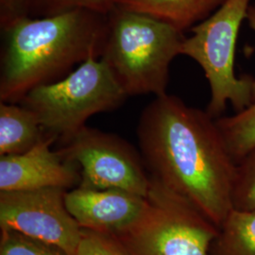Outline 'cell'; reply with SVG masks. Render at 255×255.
Returning a JSON list of instances; mask_svg holds the SVG:
<instances>
[{
    "label": "cell",
    "instance_id": "cell-13",
    "mask_svg": "<svg viewBox=\"0 0 255 255\" xmlns=\"http://www.w3.org/2000/svg\"><path fill=\"white\" fill-rule=\"evenodd\" d=\"M210 255H255V210H231Z\"/></svg>",
    "mask_w": 255,
    "mask_h": 255
},
{
    "label": "cell",
    "instance_id": "cell-18",
    "mask_svg": "<svg viewBox=\"0 0 255 255\" xmlns=\"http://www.w3.org/2000/svg\"><path fill=\"white\" fill-rule=\"evenodd\" d=\"M77 255H131L112 235L82 229Z\"/></svg>",
    "mask_w": 255,
    "mask_h": 255
},
{
    "label": "cell",
    "instance_id": "cell-19",
    "mask_svg": "<svg viewBox=\"0 0 255 255\" xmlns=\"http://www.w3.org/2000/svg\"><path fill=\"white\" fill-rule=\"evenodd\" d=\"M30 16V0H0V27L4 31Z\"/></svg>",
    "mask_w": 255,
    "mask_h": 255
},
{
    "label": "cell",
    "instance_id": "cell-1",
    "mask_svg": "<svg viewBox=\"0 0 255 255\" xmlns=\"http://www.w3.org/2000/svg\"><path fill=\"white\" fill-rule=\"evenodd\" d=\"M137 136L150 176L219 228L233 209L237 163L216 119L207 111L164 94L142 112Z\"/></svg>",
    "mask_w": 255,
    "mask_h": 255
},
{
    "label": "cell",
    "instance_id": "cell-12",
    "mask_svg": "<svg viewBox=\"0 0 255 255\" xmlns=\"http://www.w3.org/2000/svg\"><path fill=\"white\" fill-rule=\"evenodd\" d=\"M45 136L31 110L17 103H0V156L24 153Z\"/></svg>",
    "mask_w": 255,
    "mask_h": 255
},
{
    "label": "cell",
    "instance_id": "cell-11",
    "mask_svg": "<svg viewBox=\"0 0 255 255\" xmlns=\"http://www.w3.org/2000/svg\"><path fill=\"white\" fill-rule=\"evenodd\" d=\"M226 0H116V6L142 12L184 32L205 20Z\"/></svg>",
    "mask_w": 255,
    "mask_h": 255
},
{
    "label": "cell",
    "instance_id": "cell-4",
    "mask_svg": "<svg viewBox=\"0 0 255 255\" xmlns=\"http://www.w3.org/2000/svg\"><path fill=\"white\" fill-rule=\"evenodd\" d=\"M127 98L107 64L92 56L63 79L28 92L19 103L36 115L46 134L64 143L92 116L119 108Z\"/></svg>",
    "mask_w": 255,
    "mask_h": 255
},
{
    "label": "cell",
    "instance_id": "cell-15",
    "mask_svg": "<svg viewBox=\"0 0 255 255\" xmlns=\"http://www.w3.org/2000/svg\"><path fill=\"white\" fill-rule=\"evenodd\" d=\"M232 202L234 209L255 210V148L237 163Z\"/></svg>",
    "mask_w": 255,
    "mask_h": 255
},
{
    "label": "cell",
    "instance_id": "cell-20",
    "mask_svg": "<svg viewBox=\"0 0 255 255\" xmlns=\"http://www.w3.org/2000/svg\"><path fill=\"white\" fill-rule=\"evenodd\" d=\"M246 20L250 27L255 31V5H251L247 12ZM255 101V77L253 82V102ZM252 102V103H253Z\"/></svg>",
    "mask_w": 255,
    "mask_h": 255
},
{
    "label": "cell",
    "instance_id": "cell-9",
    "mask_svg": "<svg viewBox=\"0 0 255 255\" xmlns=\"http://www.w3.org/2000/svg\"><path fill=\"white\" fill-rule=\"evenodd\" d=\"M55 137L46 134L24 153L0 156V191L69 189L81 182L78 165L51 150Z\"/></svg>",
    "mask_w": 255,
    "mask_h": 255
},
{
    "label": "cell",
    "instance_id": "cell-16",
    "mask_svg": "<svg viewBox=\"0 0 255 255\" xmlns=\"http://www.w3.org/2000/svg\"><path fill=\"white\" fill-rule=\"evenodd\" d=\"M0 255H71L50 243L26 237L10 230H1Z\"/></svg>",
    "mask_w": 255,
    "mask_h": 255
},
{
    "label": "cell",
    "instance_id": "cell-17",
    "mask_svg": "<svg viewBox=\"0 0 255 255\" xmlns=\"http://www.w3.org/2000/svg\"><path fill=\"white\" fill-rule=\"evenodd\" d=\"M115 6L116 0H30V16L44 17L75 9L108 14Z\"/></svg>",
    "mask_w": 255,
    "mask_h": 255
},
{
    "label": "cell",
    "instance_id": "cell-10",
    "mask_svg": "<svg viewBox=\"0 0 255 255\" xmlns=\"http://www.w3.org/2000/svg\"><path fill=\"white\" fill-rule=\"evenodd\" d=\"M66 208L82 229L118 236L131 226L146 207V198L119 189L78 185L64 196Z\"/></svg>",
    "mask_w": 255,
    "mask_h": 255
},
{
    "label": "cell",
    "instance_id": "cell-5",
    "mask_svg": "<svg viewBox=\"0 0 255 255\" xmlns=\"http://www.w3.org/2000/svg\"><path fill=\"white\" fill-rule=\"evenodd\" d=\"M252 0H226L209 17L192 27L182 42L185 55L202 68L209 83L207 113L219 119L231 103L237 112L253 102L254 78L236 75L235 59L239 30Z\"/></svg>",
    "mask_w": 255,
    "mask_h": 255
},
{
    "label": "cell",
    "instance_id": "cell-14",
    "mask_svg": "<svg viewBox=\"0 0 255 255\" xmlns=\"http://www.w3.org/2000/svg\"><path fill=\"white\" fill-rule=\"evenodd\" d=\"M216 123L236 163L255 148V101L236 115L216 119Z\"/></svg>",
    "mask_w": 255,
    "mask_h": 255
},
{
    "label": "cell",
    "instance_id": "cell-7",
    "mask_svg": "<svg viewBox=\"0 0 255 255\" xmlns=\"http://www.w3.org/2000/svg\"><path fill=\"white\" fill-rule=\"evenodd\" d=\"M81 168L79 185L95 189H119L146 198L150 176L143 156L116 134L82 128L59 150Z\"/></svg>",
    "mask_w": 255,
    "mask_h": 255
},
{
    "label": "cell",
    "instance_id": "cell-8",
    "mask_svg": "<svg viewBox=\"0 0 255 255\" xmlns=\"http://www.w3.org/2000/svg\"><path fill=\"white\" fill-rule=\"evenodd\" d=\"M66 189L0 191V228L60 247L77 255L82 228L64 202Z\"/></svg>",
    "mask_w": 255,
    "mask_h": 255
},
{
    "label": "cell",
    "instance_id": "cell-3",
    "mask_svg": "<svg viewBox=\"0 0 255 255\" xmlns=\"http://www.w3.org/2000/svg\"><path fill=\"white\" fill-rule=\"evenodd\" d=\"M184 38L162 20L115 6L107 14L101 59L128 97H160L166 94L169 67Z\"/></svg>",
    "mask_w": 255,
    "mask_h": 255
},
{
    "label": "cell",
    "instance_id": "cell-2",
    "mask_svg": "<svg viewBox=\"0 0 255 255\" xmlns=\"http://www.w3.org/2000/svg\"><path fill=\"white\" fill-rule=\"evenodd\" d=\"M107 14L75 9L27 17L2 31L0 101L19 103L38 86L59 81L76 64L101 58Z\"/></svg>",
    "mask_w": 255,
    "mask_h": 255
},
{
    "label": "cell",
    "instance_id": "cell-6",
    "mask_svg": "<svg viewBox=\"0 0 255 255\" xmlns=\"http://www.w3.org/2000/svg\"><path fill=\"white\" fill-rule=\"evenodd\" d=\"M146 207L114 236L131 255H210L219 227L180 195L150 176Z\"/></svg>",
    "mask_w": 255,
    "mask_h": 255
}]
</instances>
